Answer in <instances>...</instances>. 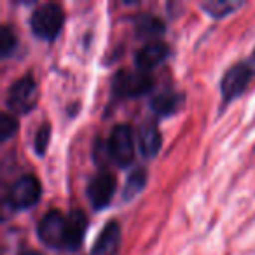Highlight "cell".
Returning a JSON list of instances; mask_svg holds the SVG:
<instances>
[{
  "instance_id": "1",
  "label": "cell",
  "mask_w": 255,
  "mask_h": 255,
  "mask_svg": "<svg viewBox=\"0 0 255 255\" xmlns=\"http://www.w3.org/2000/svg\"><path fill=\"white\" fill-rule=\"evenodd\" d=\"M65 23V12L61 5L47 2L39 7H35L30 16V28L32 33L40 40H54L60 35Z\"/></svg>"
},
{
  "instance_id": "2",
  "label": "cell",
  "mask_w": 255,
  "mask_h": 255,
  "mask_svg": "<svg viewBox=\"0 0 255 255\" xmlns=\"http://www.w3.org/2000/svg\"><path fill=\"white\" fill-rule=\"evenodd\" d=\"M68 229V213L65 215L60 210H49L37 224V236L46 247L54 250H67Z\"/></svg>"
},
{
  "instance_id": "3",
  "label": "cell",
  "mask_w": 255,
  "mask_h": 255,
  "mask_svg": "<svg viewBox=\"0 0 255 255\" xmlns=\"http://www.w3.org/2000/svg\"><path fill=\"white\" fill-rule=\"evenodd\" d=\"M107 156L117 166L126 168L135 159V133L126 123H119L112 128L107 140Z\"/></svg>"
},
{
  "instance_id": "4",
  "label": "cell",
  "mask_w": 255,
  "mask_h": 255,
  "mask_svg": "<svg viewBox=\"0 0 255 255\" xmlns=\"http://www.w3.org/2000/svg\"><path fill=\"white\" fill-rule=\"evenodd\" d=\"M252 77H254V68L247 61H240V63L233 65L227 68V72L220 79V95H222V105H229L236 98H240L245 91H247L248 84H250Z\"/></svg>"
},
{
  "instance_id": "5",
  "label": "cell",
  "mask_w": 255,
  "mask_h": 255,
  "mask_svg": "<svg viewBox=\"0 0 255 255\" xmlns=\"http://www.w3.org/2000/svg\"><path fill=\"white\" fill-rule=\"evenodd\" d=\"M37 82L32 74H26L14 81L7 89V103L9 110L14 114H28L37 105Z\"/></svg>"
},
{
  "instance_id": "6",
  "label": "cell",
  "mask_w": 255,
  "mask_h": 255,
  "mask_svg": "<svg viewBox=\"0 0 255 255\" xmlns=\"http://www.w3.org/2000/svg\"><path fill=\"white\" fill-rule=\"evenodd\" d=\"M42 185L35 175H21L12 182L7 192V203L12 210H28L40 201Z\"/></svg>"
},
{
  "instance_id": "7",
  "label": "cell",
  "mask_w": 255,
  "mask_h": 255,
  "mask_svg": "<svg viewBox=\"0 0 255 255\" xmlns=\"http://www.w3.org/2000/svg\"><path fill=\"white\" fill-rule=\"evenodd\" d=\"M114 93L117 96L136 98L150 93L154 88V79L149 72L133 70V72H117L112 82Z\"/></svg>"
},
{
  "instance_id": "8",
  "label": "cell",
  "mask_w": 255,
  "mask_h": 255,
  "mask_svg": "<svg viewBox=\"0 0 255 255\" xmlns=\"http://www.w3.org/2000/svg\"><path fill=\"white\" fill-rule=\"evenodd\" d=\"M117 182L116 177L109 171H100L89 180L86 187V194L95 210H103L112 203V198L116 194Z\"/></svg>"
},
{
  "instance_id": "9",
  "label": "cell",
  "mask_w": 255,
  "mask_h": 255,
  "mask_svg": "<svg viewBox=\"0 0 255 255\" xmlns=\"http://www.w3.org/2000/svg\"><path fill=\"white\" fill-rule=\"evenodd\" d=\"M123 241V233L117 220H109L96 236L91 247V255H117Z\"/></svg>"
},
{
  "instance_id": "10",
  "label": "cell",
  "mask_w": 255,
  "mask_h": 255,
  "mask_svg": "<svg viewBox=\"0 0 255 255\" xmlns=\"http://www.w3.org/2000/svg\"><path fill=\"white\" fill-rule=\"evenodd\" d=\"M170 54L166 44L163 42H149L136 51L135 54V65L136 70L142 72H150L152 68H156L157 65H161Z\"/></svg>"
},
{
  "instance_id": "11",
  "label": "cell",
  "mask_w": 255,
  "mask_h": 255,
  "mask_svg": "<svg viewBox=\"0 0 255 255\" xmlns=\"http://www.w3.org/2000/svg\"><path fill=\"white\" fill-rule=\"evenodd\" d=\"M161 145H163V136H161L157 124L145 123L138 131V149L142 157L154 159L159 154Z\"/></svg>"
},
{
  "instance_id": "12",
  "label": "cell",
  "mask_w": 255,
  "mask_h": 255,
  "mask_svg": "<svg viewBox=\"0 0 255 255\" xmlns=\"http://www.w3.org/2000/svg\"><path fill=\"white\" fill-rule=\"evenodd\" d=\"M184 105V95L175 91H163L150 100V109L156 116L168 117L175 116Z\"/></svg>"
},
{
  "instance_id": "13",
  "label": "cell",
  "mask_w": 255,
  "mask_h": 255,
  "mask_svg": "<svg viewBox=\"0 0 255 255\" xmlns=\"http://www.w3.org/2000/svg\"><path fill=\"white\" fill-rule=\"evenodd\" d=\"M68 224H70V229H68V247L67 250L74 252L79 250L84 241V234L88 229V217L84 215V212L81 210H72L68 213Z\"/></svg>"
},
{
  "instance_id": "14",
  "label": "cell",
  "mask_w": 255,
  "mask_h": 255,
  "mask_svg": "<svg viewBox=\"0 0 255 255\" xmlns=\"http://www.w3.org/2000/svg\"><path fill=\"white\" fill-rule=\"evenodd\" d=\"M147 185V171L143 168H133L129 171L126 178V184H124L123 189V199L124 201H131L135 199L140 192L145 189Z\"/></svg>"
},
{
  "instance_id": "15",
  "label": "cell",
  "mask_w": 255,
  "mask_h": 255,
  "mask_svg": "<svg viewBox=\"0 0 255 255\" xmlns=\"http://www.w3.org/2000/svg\"><path fill=\"white\" fill-rule=\"evenodd\" d=\"M135 28H136V33H138L140 37H149V39H152V37H159L166 32L164 21L154 14H142L140 18H136Z\"/></svg>"
},
{
  "instance_id": "16",
  "label": "cell",
  "mask_w": 255,
  "mask_h": 255,
  "mask_svg": "<svg viewBox=\"0 0 255 255\" xmlns=\"http://www.w3.org/2000/svg\"><path fill=\"white\" fill-rule=\"evenodd\" d=\"M243 2H229V0H224V2H215V0H212V2H203L201 4V9L206 12L208 16H212V18H226V16L233 14L234 11H238V9L243 7Z\"/></svg>"
},
{
  "instance_id": "17",
  "label": "cell",
  "mask_w": 255,
  "mask_h": 255,
  "mask_svg": "<svg viewBox=\"0 0 255 255\" xmlns=\"http://www.w3.org/2000/svg\"><path fill=\"white\" fill-rule=\"evenodd\" d=\"M18 46V39L16 33L12 32V28L9 25H4L0 30V54L2 58H9L12 54V51Z\"/></svg>"
},
{
  "instance_id": "18",
  "label": "cell",
  "mask_w": 255,
  "mask_h": 255,
  "mask_svg": "<svg viewBox=\"0 0 255 255\" xmlns=\"http://www.w3.org/2000/svg\"><path fill=\"white\" fill-rule=\"evenodd\" d=\"M49 140H51V126H49V123L40 124L39 129L35 131V136H33V149H35L37 156H44V154L47 152Z\"/></svg>"
},
{
  "instance_id": "19",
  "label": "cell",
  "mask_w": 255,
  "mask_h": 255,
  "mask_svg": "<svg viewBox=\"0 0 255 255\" xmlns=\"http://www.w3.org/2000/svg\"><path fill=\"white\" fill-rule=\"evenodd\" d=\"M18 129V121L12 114L4 112L0 116V140L2 142H7L12 135L16 133Z\"/></svg>"
},
{
  "instance_id": "20",
  "label": "cell",
  "mask_w": 255,
  "mask_h": 255,
  "mask_svg": "<svg viewBox=\"0 0 255 255\" xmlns=\"http://www.w3.org/2000/svg\"><path fill=\"white\" fill-rule=\"evenodd\" d=\"M19 255H42V254H39V252H35V250H25V252H21Z\"/></svg>"
},
{
  "instance_id": "21",
  "label": "cell",
  "mask_w": 255,
  "mask_h": 255,
  "mask_svg": "<svg viewBox=\"0 0 255 255\" xmlns=\"http://www.w3.org/2000/svg\"><path fill=\"white\" fill-rule=\"evenodd\" d=\"M252 60L255 61V49H254V53H252Z\"/></svg>"
}]
</instances>
